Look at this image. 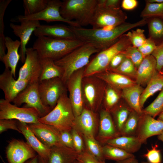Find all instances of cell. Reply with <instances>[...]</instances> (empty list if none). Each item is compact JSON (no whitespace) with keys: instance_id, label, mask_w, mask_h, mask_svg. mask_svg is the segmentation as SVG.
Listing matches in <instances>:
<instances>
[{"instance_id":"49","label":"cell","mask_w":163,"mask_h":163,"mask_svg":"<svg viewBox=\"0 0 163 163\" xmlns=\"http://www.w3.org/2000/svg\"><path fill=\"white\" fill-rule=\"evenodd\" d=\"M14 119H0V133L9 129L15 130L21 133L16 120Z\"/></svg>"},{"instance_id":"3","label":"cell","mask_w":163,"mask_h":163,"mask_svg":"<svg viewBox=\"0 0 163 163\" xmlns=\"http://www.w3.org/2000/svg\"><path fill=\"white\" fill-rule=\"evenodd\" d=\"M75 118L66 92L61 96L55 107L46 115L39 118L38 121L53 126L59 131L71 132Z\"/></svg>"},{"instance_id":"62","label":"cell","mask_w":163,"mask_h":163,"mask_svg":"<svg viewBox=\"0 0 163 163\" xmlns=\"http://www.w3.org/2000/svg\"><path fill=\"white\" fill-rule=\"evenodd\" d=\"M140 163H149L147 161H143L141 162Z\"/></svg>"},{"instance_id":"19","label":"cell","mask_w":163,"mask_h":163,"mask_svg":"<svg viewBox=\"0 0 163 163\" xmlns=\"http://www.w3.org/2000/svg\"><path fill=\"white\" fill-rule=\"evenodd\" d=\"M20 23V25L11 23L9 26L15 35L20 38L21 45L19 54L21 62L24 63L26 59V45L32 33L41 24L40 21H26Z\"/></svg>"},{"instance_id":"1","label":"cell","mask_w":163,"mask_h":163,"mask_svg":"<svg viewBox=\"0 0 163 163\" xmlns=\"http://www.w3.org/2000/svg\"><path fill=\"white\" fill-rule=\"evenodd\" d=\"M147 24L145 19L135 23L125 22L110 28H87L69 26L77 39L84 43L90 44L100 51L116 43L124 33L134 28Z\"/></svg>"},{"instance_id":"28","label":"cell","mask_w":163,"mask_h":163,"mask_svg":"<svg viewBox=\"0 0 163 163\" xmlns=\"http://www.w3.org/2000/svg\"><path fill=\"white\" fill-rule=\"evenodd\" d=\"M144 89L142 86L136 84L122 90L121 94L129 107L140 114L143 112L140 106V99Z\"/></svg>"},{"instance_id":"40","label":"cell","mask_w":163,"mask_h":163,"mask_svg":"<svg viewBox=\"0 0 163 163\" xmlns=\"http://www.w3.org/2000/svg\"><path fill=\"white\" fill-rule=\"evenodd\" d=\"M117 90L107 85L103 100L105 109L110 112L118 104L120 96Z\"/></svg>"},{"instance_id":"32","label":"cell","mask_w":163,"mask_h":163,"mask_svg":"<svg viewBox=\"0 0 163 163\" xmlns=\"http://www.w3.org/2000/svg\"><path fill=\"white\" fill-rule=\"evenodd\" d=\"M132 110L127 104L118 103L110 111L115 126L120 134Z\"/></svg>"},{"instance_id":"4","label":"cell","mask_w":163,"mask_h":163,"mask_svg":"<svg viewBox=\"0 0 163 163\" xmlns=\"http://www.w3.org/2000/svg\"><path fill=\"white\" fill-rule=\"evenodd\" d=\"M100 51L92 46L84 43L62 58L55 61V64L63 69L61 78L62 81L66 84L73 73L88 65L92 55Z\"/></svg>"},{"instance_id":"54","label":"cell","mask_w":163,"mask_h":163,"mask_svg":"<svg viewBox=\"0 0 163 163\" xmlns=\"http://www.w3.org/2000/svg\"><path fill=\"white\" fill-rule=\"evenodd\" d=\"M136 0H123L122 1L121 7L126 10H132L135 9L138 5Z\"/></svg>"},{"instance_id":"42","label":"cell","mask_w":163,"mask_h":163,"mask_svg":"<svg viewBox=\"0 0 163 163\" xmlns=\"http://www.w3.org/2000/svg\"><path fill=\"white\" fill-rule=\"evenodd\" d=\"M137 70V69L131 60L126 57L117 68L111 71L135 79Z\"/></svg>"},{"instance_id":"22","label":"cell","mask_w":163,"mask_h":163,"mask_svg":"<svg viewBox=\"0 0 163 163\" xmlns=\"http://www.w3.org/2000/svg\"><path fill=\"white\" fill-rule=\"evenodd\" d=\"M34 33L37 37L44 36L58 39H77L69 27L62 24L41 25Z\"/></svg>"},{"instance_id":"21","label":"cell","mask_w":163,"mask_h":163,"mask_svg":"<svg viewBox=\"0 0 163 163\" xmlns=\"http://www.w3.org/2000/svg\"><path fill=\"white\" fill-rule=\"evenodd\" d=\"M120 136L110 112L102 109L100 113L99 129L96 139L101 144H105L107 140Z\"/></svg>"},{"instance_id":"63","label":"cell","mask_w":163,"mask_h":163,"mask_svg":"<svg viewBox=\"0 0 163 163\" xmlns=\"http://www.w3.org/2000/svg\"><path fill=\"white\" fill-rule=\"evenodd\" d=\"M160 73H161L162 74H163V67Z\"/></svg>"},{"instance_id":"52","label":"cell","mask_w":163,"mask_h":163,"mask_svg":"<svg viewBox=\"0 0 163 163\" xmlns=\"http://www.w3.org/2000/svg\"><path fill=\"white\" fill-rule=\"evenodd\" d=\"M59 137L61 142L64 146L74 149L72 137L71 132L60 131Z\"/></svg>"},{"instance_id":"2","label":"cell","mask_w":163,"mask_h":163,"mask_svg":"<svg viewBox=\"0 0 163 163\" xmlns=\"http://www.w3.org/2000/svg\"><path fill=\"white\" fill-rule=\"evenodd\" d=\"M84 44L78 39H58L42 36L37 37L32 48L41 59H49L55 61Z\"/></svg>"},{"instance_id":"12","label":"cell","mask_w":163,"mask_h":163,"mask_svg":"<svg viewBox=\"0 0 163 163\" xmlns=\"http://www.w3.org/2000/svg\"><path fill=\"white\" fill-rule=\"evenodd\" d=\"M62 3V1L59 0H49L47 6L41 11L28 16L19 15L13 19L12 21L19 22L29 20H41L47 22L58 21L66 23L70 26L81 27L76 22L68 21L62 17L60 13Z\"/></svg>"},{"instance_id":"36","label":"cell","mask_w":163,"mask_h":163,"mask_svg":"<svg viewBox=\"0 0 163 163\" xmlns=\"http://www.w3.org/2000/svg\"><path fill=\"white\" fill-rule=\"evenodd\" d=\"M48 0H24V15H31L41 11L47 6Z\"/></svg>"},{"instance_id":"41","label":"cell","mask_w":163,"mask_h":163,"mask_svg":"<svg viewBox=\"0 0 163 163\" xmlns=\"http://www.w3.org/2000/svg\"><path fill=\"white\" fill-rule=\"evenodd\" d=\"M163 109V88L155 100L142 110V112L154 118L158 116Z\"/></svg>"},{"instance_id":"26","label":"cell","mask_w":163,"mask_h":163,"mask_svg":"<svg viewBox=\"0 0 163 163\" xmlns=\"http://www.w3.org/2000/svg\"><path fill=\"white\" fill-rule=\"evenodd\" d=\"M114 88L121 90L136 84L135 81L123 75L106 71L95 75Z\"/></svg>"},{"instance_id":"14","label":"cell","mask_w":163,"mask_h":163,"mask_svg":"<svg viewBox=\"0 0 163 163\" xmlns=\"http://www.w3.org/2000/svg\"><path fill=\"white\" fill-rule=\"evenodd\" d=\"M41 70V59L37 52L32 47L27 48L25 60L17 79L26 81L29 84L38 82Z\"/></svg>"},{"instance_id":"57","label":"cell","mask_w":163,"mask_h":163,"mask_svg":"<svg viewBox=\"0 0 163 163\" xmlns=\"http://www.w3.org/2000/svg\"><path fill=\"white\" fill-rule=\"evenodd\" d=\"M145 2L150 3H161L163 2V0H147Z\"/></svg>"},{"instance_id":"53","label":"cell","mask_w":163,"mask_h":163,"mask_svg":"<svg viewBox=\"0 0 163 163\" xmlns=\"http://www.w3.org/2000/svg\"><path fill=\"white\" fill-rule=\"evenodd\" d=\"M123 52L118 53L113 57L109 64L107 71H112L120 65L126 58Z\"/></svg>"},{"instance_id":"11","label":"cell","mask_w":163,"mask_h":163,"mask_svg":"<svg viewBox=\"0 0 163 163\" xmlns=\"http://www.w3.org/2000/svg\"><path fill=\"white\" fill-rule=\"evenodd\" d=\"M39 82L29 84L17 96L12 102L18 107L24 103L26 105L24 107L34 108L40 118L46 115L52 110L44 105L42 101L38 92Z\"/></svg>"},{"instance_id":"8","label":"cell","mask_w":163,"mask_h":163,"mask_svg":"<svg viewBox=\"0 0 163 163\" xmlns=\"http://www.w3.org/2000/svg\"><path fill=\"white\" fill-rule=\"evenodd\" d=\"M127 18L126 13L120 9H111L97 6L90 25L93 28H110L124 23Z\"/></svg>"},{"instance_id":"64","label":"cell","mask_w":163,"mask_h":163,"mask_svg":"<svg viewBox=\"0 0 163 163\" xmlns=\"http://www.w3.org/2000/svg\"><path fill=\"white\" fill-rule=\"evenodd\" d=\"M163 109L162 110V111L161 112V113H163Z\"/></svg>"},{"instance_id":"37","label":"cell","mask_w":163,"mask_h":163,"mask_svg":"<svg viewBox=\"0 0 163 163\" xmlns=\"http://www.w3.org/2000/svg\"><path fill=\"white\" fill-rule=\"evenodd\" d=\"M11 0H0V60L1 61L6 54L5 37L4 35V17L5 10Z\"/></svg>"},{"instance_id":"59","label":"cell","mask_w":163,"mask_h":163,"mask_svg":"<svg viewBox=\"0 0 163 163\" xmlns=\"http://www.w3.org/2000/svg\"><path fill=\"white\" fill-rule=\"evenodd\" d=\"M38 163H48L47 161H46L43 158L40 157L39 155V161Z\"/></svg>"},{"instance_id":"31","label":"cell","mask_w":163,"mask_h":163,"mask_svg":"<svg viewBox=\"0 0 163 163\" xmlns=\"http://www.w3.org/2000/svg\"><path fill=\"white\" fill-rule=\"evenodd\" d=\"M41 70L39 82L52 78H61L63 69L55 64L54 61L49 59H41Z\"/></svg>"},{"instance_id":"60","label":"cell","mask_w":163,"mask_h":163,"mask_svg":"<svg viewBox=\"0 0 163 163\" xmlns=\"http://www.w3.org/2000/svg\"><path fill=\"white\" fill-rule=\"evenodd\" d=\"M157 119L163 121V112L160 113Z\"/></svg>"},{"instance_id":"7","label":"cell","mask_w":163,"mask_h":163,"mask_svg":"<svg viewBox=\"0 0 163 163\" xmlns=\"http://www.w3.org/2000/svg\"><path fill=\"white\" fill-rule=\"evenodd\" d=\"M107 86L95 75L83 77L82 87L85 106L96 113L103 102Z\"/></svg>"},{"instance_id":"50","label":"cell","mask_w":163,"mask_h":163,"mask_svg":"<svg viewBox=\"0 0 163 163\" xmlns=\"http://www.w3.org/2000/svg\"><path fill=\"white\" fill-rule=\"evenodd\" d=\"M157 45L155 43L149 38H147L144 43L138 48L142 55L144 58L151 55L156 49Z\"/></svg>"},{"instance_id":"55","label":"cell","mask_w":163,"mask_h":163,"mask_svg":"<svg viewBox=\"0 0 163 163\" xmlns=\"http://www.w3.org/2000/svg\"><path fill=\"white\" fill-rule=\"evenodd\" d=\"M115 163H139L135 156L130 157L123 161H116Z\"/></svg>"},{"instance_id":"44","label":"cell","mask_w":163,"mask_h":163,"mask_svg":"<svg viewBox=\"0 0 163 163\" xmlns=\"http://www.w3.org/2000/svg\"><path fill=\"white\" fill-rule=\"evenodd\" d=\"M123 52L125 57L130 59L137 69L144 58L138 48L130 45Z\"/></svg>"},{"instance_id":"38","label":"cell","mask_w":163,"mask_h":163,"mask_svg":"<svg viewBox=\"0 0 163 163\" xmlns=\"http://www.w3.org/2000/svg\"><path fill=\"white\" fill-rule=\"evenodd\" d=\"M145 2V7L141 13V17L145 19L156 17L163 20V2L157 3Z\"/></svg>"},{"instance_id":"6","label":"cell","mask_w":163,"mask_h":163,"mask_svg":"<svg viewBox=\"0 0 163 163\" xmlns=\"http://www.w3.org/2000/svg\"><path fill=\"white\" fill-rule=\"evenodd\" d=\"M130 45L131 44L125 34L122 35L116 43L98 53L90 61L85 68L83 77L94 75L107 71L113 57Z\"/></svg>"},{"instance_id":"46","label":"cell","mask_w":163,"mask_h":163,"mask_svg":"<svg viewBox=\"0 0 163 163\" xmlns=\"http://www.w3.org/2000/svg\"><path fill=\"white\" fill-rule=\"evenodd\" d=\"M157 145L152 146L150 150H147V153L145 154L143 156L146 158L147 161L149 163H161L162 157L161 151L158 149Z\"/></svg>"},{"instance_id":"13","label":"cell","mask_w":163,"mask_h":163,"mask_svg":"<svg viewBox=\"0 0 163 163\" xmlns=\"http://www.w3.org/2000/svg\"><path fill=\"white\" fill-rule=\"evenodd\" d=\"M85 68L75 72L66 83L69 92V97L75 117L81 114L85 107L82 82Z\"/></svg>"},{"instance_id":"18","label":"cell","mask_w":163,"mask_h":163,"mask_svg":"<svg viewBox=\"0 0 163 163\" xmlns=\"http://www.w3.org/2000/svg\"><path fill=\"white\" fill-rule=\"evenodd\" d=\"M28 124L36 136L45 145L51 148L64 146L60 139V131L54 126L39 122Z\"/></svg>"},{"instance_id":"29","label":"cell","mask_w":163,"mask_h":163,"mask_svg":"<svg viewBox=\"0 0 163 163\" xmlns=\"http://www.w3.org/2000/svg\"><path fill=\"white\" fill-rule=\"evenodd\" d=\"M105 144L119 148L133 154L140 149L142 144L136 136H120L107 140Z\"/></svg>"},{"instance_id":"5","label":"cell","mask_w":163,"mask_h":163,"mask_svg":"<svg viewBox=\"0 0 163 163\" xmlns=\"http://www.w3.org/2000/svg\"><path fill=\"white\" fill-rule=\"evenodd\" d=\"M97 5V0H64L60 13L64 19L75 21L81 27L90 24Z\"/></svg>"},{"instance_id":"47","label":"cell","mask_w":163,"mask_h":163,"mask_svg":"<svg viewBox=\"0 0 163 163\" xmlns=\"http://www.w3.org/2000/svg\"><path fill=\"white\" fill-rule=\"evenodd\" d=\"M151 55L156 60L157 71L160 72L163 67V41L157 45Z\"/></svg>"},{"instance_id":"34","label":"cell","mask_w":163,"mask_h":163,"mask_svg":"<svg viewBox=\"0 0 163 163\" xmlns=\"http://www.w3.org/2000/svg\"><path fill=\"white\" fill-rule=\"evenodd\" d=\"M103 155L105 159L123 161L135 156L119 148L107 144L102 145Z\"/></svg>"},{"instance_id":"61","label":"cell","mask_w":163,"mask_h":163,"mask_svg":"<svg viewBox=\"0 0 163 163\" xmlns=\"http://www.w3.org/2000/svg\"><path fill=\"white\" fill-rule=\"evenodd\" d=\"M73 163H80V162L77 160H75Z\"/></svg>"},{"instance_id":"33","label":"cell","mask_w":163,"mask_h":163,"mask_svg":"<svg viewBox=\"0 0 163 163\" xmlns=\"http://www.w3.org/2000/svg\"><path fill=\"white\" fill-rule=\"evenodd\" d=\"M149 37L157 45L163 41V20L156 17L146 19Z\"/></svg>"},{"instance_id":"24","label":"cell","mask_w":163,"mask_h":163,"mask_svg":"<svg viewBox=\"0 0 163 163\" xmlns=\"http://www.w3.org/2000/svg\"><path fill=\"white\" fill-rule=\"evenodd\" d=\"M158 72L156 62L151 55L144 57L137 69L135 81L141 86L146 85Z\"/></svg>"},{"instance_id":"10","label":"cell","mask_w":163,"mask_h":163,"mask_svg":"<svg viewBox=\"0 0 163 163\" xmlns=\"http://www.w3.org/2000/svg\"><path fill=\"white\" fill-rule=\"evenodd\" d=\"M38 90L43 104L52 110L61 96L68 91L66 84L59 78L39 82Z\"/></svg>"},{"instance_id":"48","label":"cell","mask_w":163,"mask_h":163,"mask_svg":"<svg viewBox=\"0 0 163 163\" xmlns=\"http://www.w3.org/2000/svg\"><path fill=\"white\" fill-rule=\"evenodd\" d=\"M77 160L80 163H105V161L101 160L92 155L86 148L78 154Z\"/></svg>"},{"instance_id":"30","label":"cell","mask_w":163,"mask_h":163,"mask_svg":"<svg viewBox=\"0 0 163 163\" xmlns=\"http://www.w3.org/2000/svg\"><path fill=\"white\" fill-rule=\"evenodd\" d=\"M163 88V74L158 71L150 80L140 96V106L142 110L148 99Z\"/></svg>"},{"instance_id":"56","label":"cell","mask_w":163,"mask_h":163,"mask_svg":"<svg viewBox=\"0 0 163 163\" xmlns=\"http://www.w3.org/2000/svg\"><path fill=\"white\" fill-rule=\"evenodd\" d=\"M39 161V155H37L34 158L30 159L25 163H38Z\"/></svg>"},{"instance_id":"45","label":"cell","mask_w":163,"mask_h":163,"mask_svg":"<svg viewBox=\"0 0 163 163\" xmlns=\"http://www.w3.org/2000/svg\"><path fill=\"white\" fill-rule=\"evenodd\" d=\"M71 133L72 137L74 149L78 154H80L85 149L83 137L74 128L71 130Z\"/></svg>"},{"instance_id":"58","label":"cell","mask_w":163,"mask_h":163,"mask_svg":"<svg viewBox=\"0 0 163 163\" xmlns=\"http://www.w3.org/2000/svg\"><path fill=\"white\" fill-rule=\"evenodd\" d=\"M158 139L163 142V131L159 135L157 136Z\"/></svg>"},{"instance_id":"17","label":"cell","mask_w":163,"mask_h":163,"mask_svg":"<svg viewBox=\"0 0 163 163\" xmlns=\"http://www.w3.org/2000/svg\"><path fill=\"white\" fill-rule=\"evenodd\" d=\"M29 84L26 81L16 80L9 69L5 68L0 75V88L4 93V99L11 103Z\"/></svg>"},{"instance_id":"25","label":"cell","mask_w":163,"mask_h":163,"mask_svg":"<svg viewBox=\"0 0 163 163\" xmlns=\"http://www.w3.org/2000/svg\"><path fill=\"white\" fill-rule=\"evenodd\" d=\"M5 46L7 52L1 60L5 68L9 69L14 78L15 77L16 68L20 57L18 50L21 43L18 40H13L10 37H5Z\"/></svg>"},{"instance_id":"39","label":"cell","mask_w":163,"mask_h":163,"mask_svg":"<svg viewBox=\"0 0 163 163\" xmlns=\"http://www.w3.org/2000/svg\"><path fill=\"white\" fill-rule=\"evenodd\" d=\"M85 148L92 155L102 161H105L103 155L102 146L95 138L82 136Z\"/></svg>"},{"instance_id":"27","label":"cell","mask_w":163,"mask_h":163,"mask_svg":"<svg viewBox=\"0 0 163 163\" xmlns=\"http://www.w3.org/2000/svg\"><path fill=\"white\" fill-rule=\"evenodd\" d=\"M78 153L73 149L66 146L51 148L48 163H73L77 160Z\"/></svg>"},{"instance_id":"20","label":"cell","mask_w":163,"mask_h":163,"mask_svg":"<svg viewBox=\"0 0 163 163\" xmlns=\"http://www.w3.org/2000/svg\"><path fill=\"white\" fill-rule=\"evenodd\" d=\"M163 131V121L143 113L140 115L136 137L143 144L149 137L158 136Z\"/></svg>"},{"instance_id":"16","label":"cell","mask_w":163,"mask_h":163,"mask_svg":"<svg viewBox=\"0 0 163 163\" xmlns=\"http://www.w3.org/2000/svg\"><path fill=\"white\" fill-rule=\"evenodd\" d=\"M99 122L96 113L85 106L81 114L75 117L73 128L82 136L95 138Z\"/></svg>"},{"instance_id":"35","label":"cell","mask_w":163,"mask_h":163,"mask_svg":"<svg viewBox=\"0 0 163 163\" xmlns=\"http://www.w3.org/2000/svg\"><path fill=\"white\" fill-rule=\"evenodd\" d=\"M141 115L132 110L121 130V136H136Z\"/></svg>"},{"instance_id":"9","label":"cell","mask_w":163,"mask_h":163,"mask_svg":"<svg viewBox=\"0 0 163 163\" xmlns=\"http://www.w3.org/2000/svg\"><path fill=\"white\" fill-rule=\"evenodd\" d=\"M39 117L32 107H20L4 99L0 100V119H14L31 124L39 122Z\"/></svg>"},{"instance_id":"23","label":"cell","mask_w":163,"mask_h":163,"mask_svg":"<svg viewBox=\"0 0 163 163\" xmlns=\"http://www.w3.org/2000/svg\"><path fill=\"white\" fill-rule=\"evenodd\" d=\"M18 127L27 142L39 156L47 161L51 148L43 144L35 135L28 124L18 121Z\"/></svg>"},{"instance_id":"43","label":"cell","mask_w":163,"mask_h":163,"mask_svg":"<svg viewBox=\"0 0 163 163\" xmlns=\"http://www.w3.org/2000/svg\"><path fill=\"white\" fill-rule=\"evenodd\" d=\"M144 30L137 28L135 30L128 31L126 35L129 40L131 45L138 48L142 45L147 38L144 34Z\"/></svg>"},{"instance_id":"15","label":"cell","mask_w":163,"mask_h":163,"mask_svg":"<svg viewBox=\"0 0 163 163\" xmlns=\"http://www.w3.org/2000/svg\"><path fill=\"white\" fill-rule=\"evenodd\" d=\"M36 153L27 142L15 139L9 142L6 151L8 163H25L35 157Z\"/></svg>"},{"instance_id":"51","label":"cell","mask_w":163,"mask_h":163,"mask_svg":"<svg viewBox=\"0 0 163 163\" xmlns=\"http://www.w3.org/2000/svg\"><path fill=\"white\" fill-rule=\"evenodd\" d=\"M121 2L120 0H97V6L108 9H119Z\"/></svg>"}]
</instances>
